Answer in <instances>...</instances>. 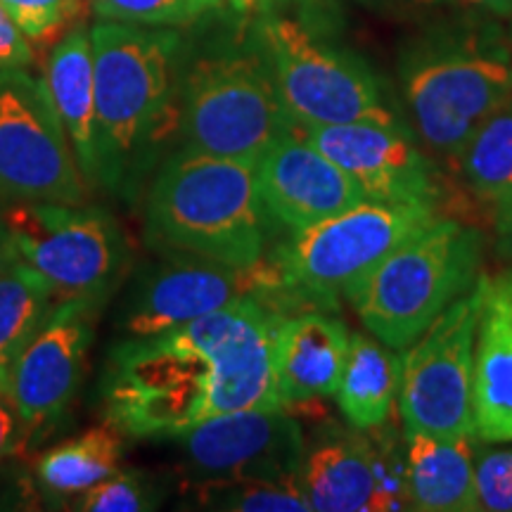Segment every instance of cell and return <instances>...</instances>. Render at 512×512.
<instances>
[{
	"mask_svg": "<svg viewBox=\"0 0 512 512\" xmlns=\"http://www.w3.org/2000/svg\"><path fill=\"white\" fill-rule=\"evenodd\" d=\"M91 48L98 188L133 202L176 136L181 38L102 19Z\"/></svg>",
	"mask_w": 512,
	"mask_h": 512,
	"instance_id": "obj_2",
	"label": "cell"
},
{
	"mask_svg": "<svg viewBox=\"0 0 512 512\" xmlns=\"http://www.w3.org/2000/svg\"><path fill=\"white\" fill-rule=\"evenodd\" d=\"M465 3L491 12V15L496 17H503V19L512 17V0H465Z\"/></svg>",
	"mask_w": 512,
	"mask_h": 512,
	"instance_id": "obj_36",
	"label": "cell"
},
{
	"mask_svg": "<svg viewBox=\"0 0 512 512\" xmlns=\"http://www.w3.org/2000/svg\"><path fill=\"white\" fill-rule=\"evenodd\" d=\"M349 330L337 316L306 311L285 318L275 337V384L285 408L335 396L349 358Z\"/></svg>",
	"mask_w": 512,
	"mask_h": 512,
	"instance_id": "obj_17",
	"label": "cell"
},
{
	"mask_svg": "<svg viewBox=\"0 0 512 512\" xmlns=\"http://www.w3.org/2000/svg\"><path fill=\"white\" fill-rule=\"evenodd\" d=\"M475 484L479 510L512 512V448H479Z\"/></svg>",
	"mask_w": 512,
	"mask_h": 512,
	"instance_id": "obj_31",
	"label": "cell"
},
{
	"mask_svg": "<svg viewBox=\"0 0 512 512\" xmlns=\"http://www.w3.org/2000/svg\"><path fill=\"white\" fill-rule=\"evenodd\" d=\"M259 36L294 126L396 121L384 105L375 74L356 55L320 43L290 17H266Z\"/></svg>",
	"mask_w": 512,
	"mask_h": 512,
	"instance_id": "obj_9",
	"label": "cell"
},
{
	"mask_svg": "<svg viewBox=\"0 0 512 512\" xmlns=\"http://www.w3.org/2000/svg\"><path fill=\"white\" fill-rule=\"evenodd\" d=\"M475 425L486 444L512 441V273L482 278L475 347Z\"/></svg>",
	"mask_w": 512,
	"mask_h": 512,
	"instance_id": "obj_18",
	"label": "cell"
},
{
	"mask_svg": "<svg viewBox=\"0 0 512 512\" xmlns=\"http://www.w3.org/2000/svg\"><path fill=\"white\" fill-rule=\"evenodd\" d=\"M285 290L273 259L240 268L162 249L157 264L147 266L131 287L121 309V332L126 337L164 335L240 299H271Z\"/></svg>",
	"mask_w": 512,
	"mask_h": 512,
	"instance_id": "obj_12",
	"label": "cell"
},
{
	"mask_svg": "<svg viewBox=\"0 0 512 512\" xmlns=\"http://www.w3.org/2000/svg\"><path fill=\"white\" fill-rule=\"evenodd\" d=\"M290 128L261 48L202 57L178 86L174 150L256 164Z\"/></svg>",
	"mask_w": 512,
	"mask_h": 512,
	"instance_id": "obj_5",
	"label": "cell"
},
{
	"mask_svg": "<svg viewBox=\"0 0 512 512\" xmlns=\"http://www.w3.org/2000/svg\"><path fill=\"white\" fill-rule=\"evenodd\" d=\"M287 316L247 297L155 337H126L100 377L105 422L124 437L166 439L216 415L283 406L275 337Z\"/></svg>",
	"mask_w": 512,
	"mask_h": 512,
	"instance_id": "obj_1",
	"label": "cell"
},
{
	"mask_svg": "<svg viewBox=\"0 0 512 512\" xmlns=\"http://www.w3.org/2000/svg\"><path fill=\"white\" fill-rule=\"evenodd\" d=\"M46 86L86 183L98 188L95 166V76L91 34L76 27L57 43L46 64Z\"/></svg>",
	"mask_w": 512,
	"mask_h": 512,
	"instance_id": "obj_19",
	"label": "cell"
},
{
	"mask_svg": "<svg viewBox=\"0 0 512 512\" xmlns=\"http://www.w3.org/2000/svg\"><path fill=\"white\" fill-rule=\"evenodd\" d=\"M91 185L50 98L46 79L0 72V204H86Z\"/></svg>",
	"mask_w": 512,
	"mask_h": 512,
	"instance_id": "obj_10",
	"label": "cell"
},
{
	"mask_svg": "<svg viewBox=\"0 0 512 512\" xmlns=\"http://www.w3.org/2000/svg\"><path fill=\"white\" fill-rule=\"evenodd\" d=\"M467 188L479 200L501 204L512 195V98L472 133L460 155Z\"/></svg>",
	"mask_w": 512,
	"mask_h": 512,
	"instance_id": "obj_25",
	"label": "cell"
},
{
	"mask_svg": "<svg viewBox=\"0 0 512 512\" xmlns=\"http://www.w3.org/2000/svg\"><path fill=\"white\" fill-rule=\"evenodd\" d=\"M437 219V207L363 200L342 214L292 233L273 254L292 297L335 302L392 249Z\"/></svg>",
	"mask_w": 512,
	"mask_h": 512,
	"instance_id": "obj_8",
	"label": "cell"
},
{
	"mask_svg": "<svg viewBox=\"0 0 512 512\" xmlns=\"http://www.w3.org/2000/svg\"><path fill=\"white\" fill-rule=\"evenodd\" d=\"M102 306L64 299L10 366V394L31 439L67 413L79 392Z\"/></svg>",
	"mask_w": 512,
	"mask_h": 512,
	"instance_id": "obj_14",
	"label": "cell"
},
{
	"mask_svg": "<svg viewBox=\"0 0 512 512\" xmlns=\"http://www.w3.org/2000/svg\"><path fill=\"white\" fill-rule=\"evenodd\" d=\"M228 3H233L238 10H247V8H252V5L259 3V0H228Z\"/></svg>",
	"mask_w": 512,
	"mask_h": 512,
	"instance_id": "obj_38",
	"label": "cell"
},
{
	"mask_svg": "<svg viewBox=\"0 0 512 512\" xmlns=\"http://www.w3.org/2000/svg\"><path fill=\"white\" fill-rule=\"evenodd\" d=\"M17 29L36 46H48L79 17L83 0H0Z\"/></svg>",
	"mask_w": 512,
	"mask_h": 512,
	"instance_id": "obj_29",
	"label": "cell"
},
{
	"mask_svg": "<svg viewBox=\"0 0 512 512\" xmlns=\"http://www.w3.org/2000/svg\"><path fill=\"white\" fill-rule=\"evenodd\" d=\"M496 247L505 259H512V195L496 204Z\"/></svg>",
	"mask_w": 512,
	"mask_h": 512,
	"instance_id": "obj_34",
	"label": "cell"
},
{
	"mask_svg": "<svg viewBox=\"0 0 512 512\" xmlns=\"http://www.w3.org/2000/svg\"><path fill=\"white\" fill-rule=\"evenodd\" d=\"M200 508L235 512H309L299 482H233L183 489Z\"/></svg>",
	"mask_w": 512,
	"mask_h": 512,
	"instance_id": "obj_26",
	"label": "cell"
},
{
	"mask_svg": "<svg viewBox=\"0 0 512 512\" xmlns=\"http://www.w3.org/2000/svg\"><path fill=\"white\" fill-rule=\"evenodd\" d=\"M34 60L29 38L17 29L8 10L0 3V72L8 69H24Z\"/></svg>",
	"mask_w": 512,
	"mask_h": 512,
	"instance_id": "obj_33",
	"label": "cell"
},
{
	"mask_svg": "<svg viewBox=\"0 0 512 512\" xmlns=\"http://www.w3.org/2000/svg\"><path fill=\"white\" fill-rule=\"evenodd\" d=\"M482 278L434 318L401 366L403 434L475 439V347Z\"/></svg>",
	"mask_w": 512,
	"mask_h": 512,
	"instance_id": "obj_7",
	"label": "cell"
},
{
	"mask_svg": "<svg viewBox=\"0 0 512 512\" xmlns=\"http://www.w3.org/2000/svg\"><path fill=\"white\" fill-rule=\"evenodd\" d=\"M102 19L138 27H185L219 10L223 0H91Z\"/></svg>",
	"mask_w": 512,
	"mask_h": 512,
	"instance_id": "obj_27",
	"label": "cell"
},
{
	"mask_svg": "<svg viewBox=\"0 0 512 512\" xmlns=\"http://www.w3.org/2000/svg\"><path fill=\"white\" fill-rule=\"evenodd\" d=\"M297 131L335 162L366 200L437 207V169L396 121L297 126Z\"/></svg>",
	"mask_w": 512,
	"mask_h": 512,
	"instance_id": "obj_15",
	"label": "cell"
},
{
	"mask_svg": "<svg viewBox=\"0 0 512 512\" xmlns=\"http://www.w3.org/2000/svg\"><path fill=\"white\" fill-rule=\"evenodd\" d=\"M79 512H147L162 503V486L140 472H117L83 494L69 498Z\"/></svg>",
	"mask_w": 512,
	"mask_h": 512,
	"instance_id": "obj_28",
	"label": "cell"
},
{
	"mask_svg": "<svg viewBox=\"0 0 512 512\" xmlns=\"http://www.w3.org/2000/svg\"><path fill=\"white\" fill-rule=\"evenodd\" d=\"M472 439L406 434L408 489L413 510L472 512L479 510Z\"/></svg>",
	"mask_w": 512,
	"mask_h": 512,
	"instance_id": "obj_20",
	"label": "cell"
},
{
	"mask_svg": "<svg viewBox=\"0 0 512 512\" xmlns=\"http://www.w3.org/2000/svg\"><path fill=\"white\" fill-rule=\"evenodd\" d=\"M403 93L420 138L446 157L512 98V62L467 48H422L403 64Z\"/></svg>",
	"mask_w": 512,
	"mask_h": 512,
	"instance_id": "obj_11",
	"label": "cell"
},
{
	"mask_svg": "<svg viewBox=\"0 0 512 512\" xmlns=\"http://www.w3.org/2000/svg\"><path fill=\"white\" fill-rule=\"evenodd\" d=\"M403 356L377 339L356 332L351 335L349 358L344 366L337 401L356 430H377L392 415L399 399Z\"/></svg>",
	"mask_w": 512,
	"mask_h": 512,
	"instance_id": "obj_22",
	"label": "cell"
},
{
	"mask_svg": "<svg viewBox=\"0 0 512 512\" xmlns=\"http://www.w3.org/2000/svg\"><path fill=\"white\" fill-rule=\"evenodd\" d=\"M268 223L254 164L171 150L145 188V238L159 252L247 268L266 259Z\"/></svg>",
	"mask_w": 512,
	"mask_h": 512,
	"instance_id": "obj_3",
	"label": "cell"
},
{
	"mask_svg": "<svg viewBox=\"0 0 512 512\" xmlns=\"http://www.w3.org/2000/svg\"><path fill=\"white\" fill-rule=\"evenodd\" d=\"M271 221L299 233L366 200L363 190L313 147L297 126L266 147L254 164Z\"/></svg>",
	"mask_w": 512,
	"mask_h": 512,
	"instance_id": "obj_16",
	"label": "cell"
},
{
	"mask_svg": "<svg viewBox=\"0 0 512 512\" xmlns=\"http://www.w3.org/2000/svg\"><path fill=\"white\" fill-rule=\"evenodd\" d=\"M19 261V249L17 242L12 238V230L8 228V223L3 221L0 216V273H5L12 264Z\"/></svg>",
	"mask_w": 512,
	"mask_h": 512,
	"instance_id": "obj_35",
	"label": "cell"
},
{
	"mask_svg": "<svg viewBox=\"0 0 512 512\" xmlns=\"http://www.w3.org/2000/svg\"><path fill=\"white\" fill-rule=\"evenodd\" d=\"M0 392H10V368L0 363Z\"/></svg>",
	"mask_w": 512,
	"mask_h": 512,
	"instance_id": "obj_37",
	"label": "cell"
},
{
	"mask_svg": "<svg viewBox=\"0 0 512 512\" xmlns=\"http://www.w3.org/2000/svg\"><path fill=\"white\" fill-rule=\"evenodd\" d=\"M482 238L453 219H434L399 242L342 294L368 332L408 349L434 318L477 283Z\"/></svg>",
	"mask_w": 512,
	"mask_h": 512,
	"instance_id": "obj_4",
	"label": "cell"
},
{
	"mask_svg": "<svg viewBox=\"0 0 512 512\" xmlns=\"http://www.w3.org/2000/svg\"><path fill=\"white\" fill-rule=\"evenodd\" d=\"M19 259L53 285L57 302L105 304L128 271L131 247L124 230L100 207L22 202L3 209Z\"/></svg>",
	"mask_w": 512,
	"mask_h": 512,
	"instance_id": "obj_6",
	"label": "cell"
},
{
	"mask_svg": "<svg viewBox=\"0 0 512 512\" xmlns=\"http://www.w3.org/2000/svg\"><path fill=\"white\" fill-rule=\"evenodd\" d=\"M299 486L316 512L375 510L370 439L339 437L304 451Z\"/></svg>",
	"mask_w": 512,
	"mask_h": 512,
	"instance_id": "obj_21",
	"label": "cell"
},
{
	"mask_svg": "<svg viewBox=\"0 0 512 512\" xmlns=\"http://www.w3.org/2000/svg\"><path fill=\"white\" fill-rule=\"evenodd\" d=\"M31 432L19 415L10 392H0V467L29 446Z\"/></svg>",
	"mask_w": 512,
	"mask_h": 512,
	"instance_id": "obj_32",
	"label": "cell"
},
{
	"mask_svg": "<svg viewBox=\"0 0 512 512\" xmlns=\"http://www.w3.org/2000/svg\"><path fill=\"white\" fill-rule=\"evenodd\" d=\"M124 460V434L105 422L102 427L62 441L38 458L36 475L41 489L55 501L83 494L91 486L117 475Z\"/></svg>",
	"mask_w": 512,
	"mask_h": 512,
	"instance_id": "obj_23",
	"label": "cell"
},
{
	"mask_svg": "<svg viewBox=\"0 0 512 512\" xmlns=\"http://www.w3.org/2000/svg\"><path fill=\"white\" fill-rule=\"evenodd\" d=\"M373 475H375V510H413L408 489V453L392 437L375 441Z\"/></svg>",
	"mask_w": 512,
	"mask_h": 512,
	"instance_id": "obj_30",
	"label": "cell"
},
{
	"mask_svg": "<svg viewBox=\"0 0 512 512\" xmlns=\"http://www.w3.org/2000/svg\"><path fill=\"white\" fill-rule=\"evenodd\" d=\"M55 304L53 285L22 259L0 273V363L5 368L46 323Z\"/></svg>",
	"mask_w": 512,
	"mask_h": 512,
	"instance_id": "obj_24",
	"label": "cell"
},
{
	"mask_svg": "<svg viewBox=\"0 0 512 512\" xmlns=\"http://www.w3.org/2000/svg\"><path fill=\"white\" fill-rule=\"evenodd\" d=\"M181 486L299 482L302 425L285 406L216 415L178 434Z\"/></svg>",
	"mask_w": 512,
	"mask_h": 512,
	"instance_id": "obj_13",
	"label": "cell"
}]
</instances>
